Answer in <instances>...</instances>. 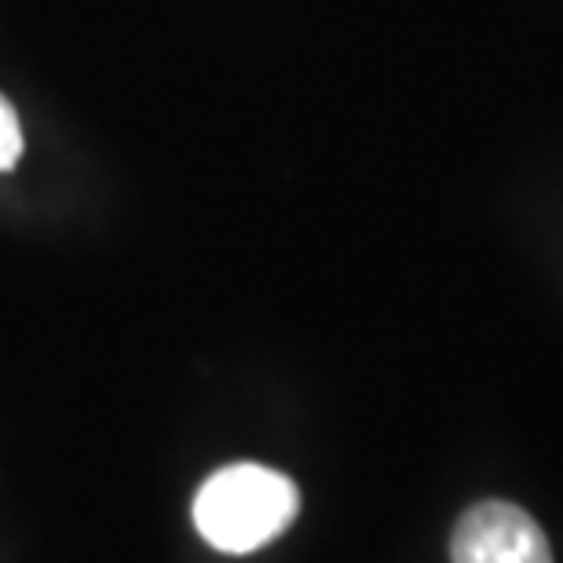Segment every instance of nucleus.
<instances>
[{
    "instance_id": "obj_1",
    "label": "nucleus",
    "mask_w": 563,
    "mask_h": 563,
    "mask_svg": "<svg viewBox=\"0 0 563 563\" xmlns=\"http://www.w3.org/2000/svg\"><path fill=\"white\" fill-rule=\"evenodd\" d=\"M300 512L297 483L267 465L239 461L201 483L195 498V527L212 549L231 556L256 553L275 542Z\"/></svg>"
},
{
    "instance_id": "obj_2",
    "label": "nucleus",
    "mask_w": 563,
    "mask_h": 563,
    "mask_svg": "<svg viewBox=\"0 0 563 563\" xmlns=\"http://www.w3.org/2000/svg\"><path fill=\"white\" fill-rule=\"evenodd\" d=\"M454 563H553L545 531L512 501H479L461 516L450 538Z\"/></svg>"
},
{
    "instance_id": "obj_3",
    "label": "nucleus",
    "mask_w": 563,
    "mask_h": 563,
    "mask_svg": "<svg viewBox=\"0 0 563 563\" xmlns=\"http://www.w3.org/2000/svg\"><path fill=\"white\" fill-rule=\"evenodd\" d=\"M19 154H22V125H19V114H15V107H11L4 96H0V173L15 165Z\"/></svg>"
}]
</instances>
